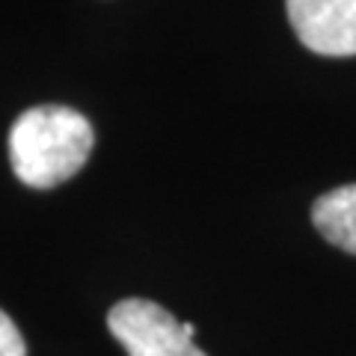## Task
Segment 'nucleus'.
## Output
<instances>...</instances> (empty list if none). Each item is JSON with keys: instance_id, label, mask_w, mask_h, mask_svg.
I'll list each match as a JSON object with an SVG mask.
<instances>
[{"instance_id": "nucleus-3", "label": "nucleus", "mask_w": 356, "mask_h": 356, "mask_svg": "<svg viewBox=\"0 0 356 356\" xmlns=\"http://www.w3.org/2000/svg\"><path fill=\"white\" fill-rule=\"evenodd\" d=\"M285 9L309 51L324 57L356 54V0H285Z\"/></svg>"}, {"instance_id": "nucleus-4", "label": "nucleus", "mask_w": 356, "mask_h": 356, "mask_svg": "<svg viewBox=\"0 0 356 356\" xmlns=\"http://www.w3.org/2000/svg\"><path fill=\"white\" fill-rule=\"evenodd\" d=\"M312 222L332 247L356 255V184L336 187L312 205Z\"/></svg>"}, {"instance_id": "nucleus-1", "label": "nucleus", "mask_w": 356, "mask_h": 356, "mask_svg": "<svg viewBox=\"0 0 356 356\" xmlns=\"http://www.w3.org/2000/svg\"><path fill=\"white\" fill-rule=\"evenodd\" d=\"M92 125L60 104L24 110L9 131V161L27 187H57L83 170L92 152Z\"/></svg>"}, {"instance_id": "nucleus-2", "label": "nucleus", "mask_w": 356, "mask_h": 356, "mask_svg": "<svg viewBox=\"0 0 356 356\" xmlns=\"http://www.w3.org/2000/svg\"><path fill=\"white\" fill-rule=\"evenodd\" d=\"M107 330L128 356H208L196 348L193 336L184 332V324L143 297L119 300L107 315Z\"/></svg>"}, {"instance_id": "nucleus-5", "label": "nucleus", "mask_w": 356, "mask_h": 356, "mask_svg": "<svg viewBox=\"0 0 356 356\" xmlns=\"http://www.w3.org/2000/svg\"><path fill=\"white\" fill-rule=\"evenodd\" d=\"M0 356H27V344L21 339L15 321L0 309Z\"/></svg>"}]
</instances>
